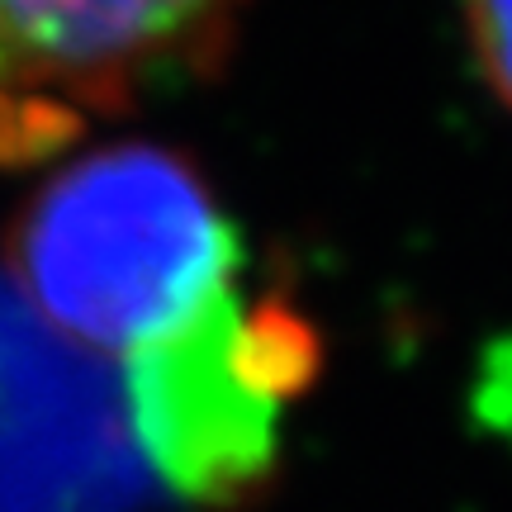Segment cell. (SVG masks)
I'll list each match as a JSON object with an SVG mask.
<instances>
[{
	"instance_id": "obj_1",
	"label": "cell",
	"mask_w": 512,
	"mask_h": 512,
	"mask_svg": "<svg viewBox=\"0 0 512 512\" xmlns=\"http://www.w3.org/2000/svg\"><path fill=\"white\" fill-rule=\"evenodd\" d=\"M5 280L57 337L124 361L238 280V233L185 157L152 143L95 147L24 200Z\"/></svg>"
},
{
	"instance_id": "obj_2",
	"label": "cell",
	"mask_w": 512,
	"mask_h": 512,
	"mask_svg": "<svg viewBox=\"0 0 512 512\" xmlns=\"http://www.w3.org/2000/svg\"><path fill=\"white\" fill-rule=\"evenodd\" d=\"M313 366L318 337L290 304L247 299L238 280L223 285L119 361V399L143 470L204 508L256 498Z\"/></svg>"
},
{
	"instance_id": "obj_3",
	"label": "cell",
	"mask_w": 512,
	"mask_h": 512,
	"mask_svg": "<svg viewBox=\"0 0 512 512\" xmlns=\"http://www.w3.org/2000/svg\"><path fill=\"white\" fill-rule=\"evenodd\" d=\"M247 0H0V166H34L209 76Z\"/></svg>"
},
{
	"instance_id": "obj_4",
	"label": "cell",
	"mask_w": 512,
	"mask_h": 512,
	"mask_svg": "<svg viewBox=\"0 0 512 512\" xmlns=\"http://www.w3.org/2000/svg\"><path fill=\"white\" fill-rule=\"evenodd\" d=\"M143 484L110 361L0 280V512H138Z\"/></svg>"
},
{
	"instance_id": "obj_5",
	"label": "cell",
	"mask_w": 512,
	"mask_h": 512,
	"mask_svg": "<svg viewBox=\"0 0 512 512\" xmlns=\"http://www.w3.org/2000/svg\"><path fill=\"white\" fill-rule=\"evenodd\" d=\"M470 48L494 95L512 110V0H460Z\"/></svg>"
}]
</instances>
